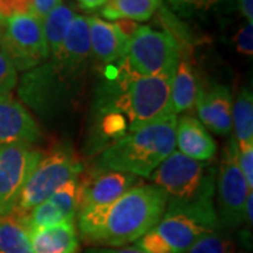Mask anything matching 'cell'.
Instances as JSON below:
<instances>
[{"label":"cell","mask_w":253,"mask_h":253,"mask_svg":"<svg viewBox=\"0 0 253 253\" xmlns=\"http://www.w3.org/2000/svg\"><path fill=\"white\" fill-rule=\"evenodd\" d=\"M168 196L155 184H138L107 206L81 210L79 232L87 244L123 248L135 244L162 218Z\"/></svg>","instance_id":"6da1fadb"},{"label":"cell","mask_w":253,"mask_h":253,"mask_svg":"<svg viewBox=\"0 0 253 253\" xmlns=\"http://www.w3.org/2000/svg\"><path fill=\"white\" fill-rule=\"evenodd\" d=\"M31 253H78L79 234L75 221L27 229Z\"/></svg>","instance_id":"ac0fdd59"},{"label":"cell","mask_w":253,"mask_h":253,"mask_svg":"<svg viewBox=\"0 0 253 253\" xmlns=\"http://www.w3.org/2000/svg\"><path fill=\"white\" fill-rule=\"evenodd\" d=\"M218 228L214 194L189 203L168 201L162 218L134 248L145 253H186L200 238Z\"/></svg>","instance_id":"277c9868"},{"label":"cell","mask_w":253,"mask_h":253,"mask_svg":"<svg viewBox=\"0 0 253 253\" xmlns=\"http://www.w3.org/2000/svg\"><path fill=\"white\" fill-rule=\"evenodd\" d=\"M176 146L190 159L211 162L217 154V142L207 128L193 116H181L176 121Z\"/></svg>","instance_id":"2e32d148"},{"label":"cell","mask_w":253,"mask_h":253,"mask_svg":"<svg viewBox=\"0 0 253 253\" xmlns=\"http://www.w3.org/2000/svg\"><path fill=\"white\" fill-rule=\"evenodd\" d=\"M40 136V126L30 111L10 96H0V145H31Z\"/></svg>","instance_id":"9a60e30c"},{"label":"cell","mask_w":253,"mask_h":253,"mask_svg":"<svg viewBox=\"0 0 253 253\" xmlns=\"http://www.w3.org/2000/svg\"><path fill=\"white\" fill-rule=\"evenodd\" d=\"M139 181L141 179L131 173L96 170L90 177L81 181L79 211L89 207L107 206L121 197L126 191L141 184Z\"/></svg>","instance_id":"4fadbf2b"},{"label":"cell","mask_w":253,"mask_h":253,"mask_svg":"<svg viewBox=\"0 0 253 253\" xmlns=\"http://www.w3.org/2000/svg\"><path fill=\"white\" fill-rule=\"evenodd\" d=\"M186 253H238V244L222 228H218L200 238Z\"/></svg>","instance_id":"d4e9b609"},{"label":"cell","mask_w":253,"mask_h":253,"mask_svg":"<svg viewBox=\"0 0 253 253\" xmlns=\"http://www.w3.org/2000/svg\"><path fill=\"white\" fill-rule=\"evenodd\" d=\"M24 14H36L33 0H0V23Z\"/></svg>","instance_id":"83f0119b"},{"label":"cell","mask_w":253,"mask_h":253,"mask_svg":"<svg viewBox=\"0 0 253 253\" xmlns=\"http://www.w3.org/2000/svg\"><path fill=\"white\" fill-rule=\"evenodd\" d=\"M33 1H34V13L41 18L45 17L56 6L62 4V0H33Z\"/></svg>","instance_id":"4dcf8cb0"},{"label":"cell","mask_w":253,"mask_h":253,"mask_svg":"<svg viewBox=\"0 0 253 253\" xmlns=\"http://www.w3.org/2000/svg\"><path fill=\"white\" fill-rule=\"evenodd\" d=\"M79 196H81V180L72 179L65 183L49 197V201L59 210L66 221H75L79 211Z\"/></svg>","instance_id":"cb8c5ba5"},{"label":"cell","mask_w":253,"mask_h":253,"mask_svg":"<svg viewBox=\"0 0 253 253\" xmlns=\"http://www.w3.org/2000/svg\"><path fill=\"white\" fill-rule=\"evenodd\" d=\"M83 253H145L134 246H123V248H104V246H94L89 248Z\"/></svg>","instance_id":"1f68e13d"},{"label":"cell","mask_w":253,"mask_h":253,"mask_svg":"<svg viewBox=\"0 0 253 253\" xmlns=\"http://www.w3.org/2000/svg\"><path fill=\"white\" fill-rule=\"evenodd\" d=\"M176 121L170 114L110 144L96 159V170H116L149 177L176 148Z\"/></svg>","instance_id":"3957f363"},{"label":"cell","mask_w":253,"mask_h":253,"mask_svg":"<svg viewBox=\"0 0 253 253\" xmlns=\"http://www.w3.org/2000/svg\"><path fill=\"white\" fill-rule=\"evenodd\" d=\"M232 128L236 145L253 142V93L251 87H242L232 101Z\"/></svg>","instance_id":"44dd1931"},{"label":"cell","mask_w":253,"mask_h":253,"mask_svg":"<svg viewBox=\"0 0 253 253\" xmlns=\"http://www.w3.org/2000/svg\"><path fill=\"white\" fill-rule=\"evenodd\" d=\"M90 37L86 16H75L65 36L62 46L51 65L66 82L73 81L84 71L90 61Z\"/></svg>","instance_id":"8fae6325"},{"label":"cell","mask_w":253,"mask_h":253,"mask_svg":"<svg viewBox=\"0 0 253 253\" xmlns=\"http://www.w3.org/2000/svg\"><path fill=\"white\" fill-rule=\"evenodd\" d=\"M177 14L191 17L210 11L225 0H166Z\"/></svg>","instance_id":"484cf974"},{"label":"cell","mask_w":253,"mask_h":253,"mask_svg":"<svg viewBox=\"0 0 253 253\" xmlns=\"http://www.w3.org/2000/svg\"><path fill=\"white\" fill-rule=\"evenodd\" d=\"M232 94L224 84H200L194 104L199 121L214 134H228L232 129Z\"/></svg>","instance_id":"5bb4252c"},{"label":"cell","mask_w":253,"mask_h":253,"mask_svg":"<svg viewBox=\"0 0 253 253\" xmlns=\"http://www.w3.org/2000/svg\"><path fill=\"white\" fill-rule=\"evenodd\" d=\"M66 90L68 82L55 71L51 62H45L21 78L18 96L37 113H45L61 100Z\"/></svg>","instance_id":"7c38bea8"},{"label":"cell","mask_w":253,"mask_h":253,"mask_svg":"<svg viewBox=\"0 0 253 253\" xmlns=\"http://www.w3.org/2000/svg\"><path fill=\"white\" fill-rule=\"evenodd\" d=\"M0 49L9 56L14 68L28 72L49 59L42 18L24 14L0 23Z\"/></svg>","instance_id":"ba28073f"},{"label":"cell","mask_w":253,"mask_h":253,"mask_svg":"<svg viewBox=\"0 0 253 253\" xmlns=\"http://www.w3.org/2000/svg\"><path fill=\"white\" fill-rule=\"evenodd\" d=\"M82 169L83 165L71 148H55L37 163L24 183L10 215L23 217L33 208L46 201L65 183L76 179L82 173Z\"/></svg>","instance_id":"8992f818"},{"label":"cell","mask_w":253,"mask_h":253,"mask_svg":"<svg viewBox=\"0 0 253 253\" xmlns=\"http://www.w3.org/2000/svg\"><path fill=\"white\" fill-rule=\"evenodd\" d=\"M91 56L103 65H114L124 59L128 40L114 23L99 17H87Z\"/></svg>","instance_id":"e0dca14e"},{"label":"cell","mask_w":253,"mask_h":253,"mask_svg":"<svg viewBox=\"0 0 253 253\" xmlns=\"http://www.w3.org/2000/svg\"><path fill=\"white\" fill-rule=\"evenodd\" d=\"M239 11L246 23H253V0H239Z\"/></svg>","instance_id":"836d02e7"},{"label":"cell","mask_w":253,"mask_h":253,"mask_svg":"<svg viewBox=\"0 0 253 253\" xmlns=\"http://www.w3.org/2000/svg\"><path fill=\"white\" fill-rule=\"evenodd\" d=\"M252 207H253V193H249L248 199L245 201V207H244V224L248 228H252V221H253V215H252Z\"/></svg>","instance_id":"d6a6232c"},{"label":"cell","mask_w":253,"mask_h":253,"mask_svg":"<svg viewBox=\"0 0 253 253\" xmlns=\"http://www.w3.org/2000/svg\"><path fill=\"white\" fill-rule=\"evenodd\" d=\"M180 61V45L169 31L139 26L128 41L124 62L139 76H173Z\"/></svg>","instance_id":"52a82bcc"},{"label":"cell","mask_w":253,"mask_h":253,"mask_svg":"<svg viewBox=\"0 0 253 253\" xmlns=\"http://www.w3.org/2000/svg\"><path fill=\"white\" fill-rule=\"evenodd\" d=\"M106 82L99 89V116L114 114L126 121L128 132L173 114L172 78L168 75L139 76L123 61L110 65Z\"/></svg>","instance_id":"7a4b0ae2"},{"label":"cell","mask_w":253,"mask_h":253,"mask_svg":"<svg viewBox=\"0 0 253 253\" xmlns=\"http://www.w3.org/2000/svg\"><path fill=\"white\" fill-rule=\"evenodd\" d=\"M238 145L235 138L222 151V158L219 162L215 179V193L218 197V224L219 228H238L244 224V207L252 190L248 187L244 174L239 169L238 159Z\"/></svg>","instance_id":"9c48e42d"},{"label":"cell","mask_w":253,"mask_h":253,"mask_svg":"<svg viewBox=\"0 0 253 253\" xmlns=\"http://www.w3.org/2000/svg\"><path fill=\"white\" fill-rule=\"evenodd\" d=\"M234 45L238 54L244 56L253 55V23H246L236 31L234 37Z\"/></svg>","instance_id":"f546056e"},{"label":"cell","mask_w":253,"mask_h":253,"mask_svg":"<svg viewBox=\"0 0 253 253\" xmlns=\"http://www.w3.org/2000/svg\"><path fill=\"white\" fill-rule=\"evenodd\" d=\"M75 16L76 14L72 7L62 3L42 18L46 42H48L49 55H51L49 58H54L59 52L65 36H66Z\"/></svg>","instance_id":"7402d4cb"},{"label":"cell","mask_w":253,"mask_h":253,"mask_svg":"<svg viewBox=\"0 0 253 253\" xmlns=\"http://www.w3.org/2000/svg\"><path fill=\"white\" fill-rule=\"evenodd\" d=\"M200 83L191 63L187 59H180L173 73L170 86V107L174 116L194 107Z\"/></svg>","instance_id":"d6986e66"},{"label":"cell","mask_w":253,"mask_h":253,"mask_svg":"<svg viewBox=\"0 0 253 253\" xmlns=\"http://www.w3.org/2000/svg\"><path fill=\"white\" fill-rule=\"evenodd\" d=\"M42 154L30 145H0V215H10Z\"/></svg>","instance_id":"30bf717a"},{"label":"cell","mask_w":253,"mask_h":253,"mask_svg":"<svg viewBox=\"0 0 253 253\" xmlns=\"http://www.w3.org/2000/svg\"><path fill=\"white\" fill-rule=\"evenodd\" d=\"M18 81L17 69L9 56L0 49V96H10Z\"/></svg>","instance_id":"4316f807"},{"label":"cell","mask_w":253,"mask_h":253,"mask_svg":"<svg viewBox=\"0 0 253 253\" xmlns=\"http://www.w3.org/2000/svg\"><path fill=\"white\" fill-rule=\"evenodd\" d=\"M168 201L189 203L214 194L217 169L211 162H200L173 151L149 176Z\"/></svg>","instance_id":"5b68a950"},{"label":"cell","mask_w":253,"mask_h":253,"mask_svg":"<svg viewBox=\"0 0 253 253\" xmlns=\"http://www.w3.org/2000/svg\"><path fill=\"white\" fill-rule=\"evenodd\" d=\"M162 0H109L103 9V17L109 20L146 21L161 7Z\"/></svg>","instance_id":"ffe728a7"},{"label":"cell","mask_w":253,"mask_h":253,"mask_svg":"<svg viewBox=\"0 0 253 253\" xmlns=\"http://www.w3.org/2000/svg\"><path fill=\"white\" fill-rule=\"evenodd\" d=\"M236 159L239 169L244 174L245 180L248 183V187L252 190L253 187V142L252 144L238 145Z\"/></svg>","instance_id":"f1b7e54d"},{"label":"cell","mask_w":253,"mask_h":253,"mask_svg":"<svg viewBox=\"0 0 253 253\" xmlns=\"http://www.w3.org/2000/svg\"><path fill=\"white\" fill-rule=\"evenodd\" d=\"M78 1H79V4L83 9L94 10L99 9V7H103L109 0H78Z\"/></svg>","instance_id":"e575fe53"},{"label":"cell","mask_w":253,"mask_h":253,"mask_svg":"<svg viewBox=\"0 0 253 253\" xmlns=\"http://www.w3.org/2000/svg\"><path fill=\"white\" fill-rule=\"evenodd\" d=\"M0 253H31L27 229L14 215H0Z\"/></svg>","instance_id":"603a6c76"}]
</instances>
